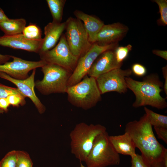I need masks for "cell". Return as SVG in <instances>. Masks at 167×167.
Segmentation results:
<instances>
[{
	"label": "cell",
	"mask_w": 167,
	"mask_h": 167,
	"mask_svg": "<svg viewBox=\"0 0 167 167\" xmlns=\"http://www.w3.org/2000/svg\"><path fill=\"white\" fill-rule=\"evenodd\" d=\"M66 93L71 105L85 110L94 107L102 99L96 79L87 75L77 84L68 87Z\"/></svg>",
	"instance_id": "277c9868"
},
{
	"label": "cell",
	"mask_w": 167,
	"mask_h": 167,
	"mask_svg": "<svg viewBox=\"0 0 167 167\" xmlns=\"http://www.w3.org/2000/svg\"><path fill=\"white\" fill-rule=\"evenodd\" d=\"M118 45V43L103 46L96 43L93 44L90 49L79 59L76 67L68 80V86L77 84L87 75L93 63L101 54L107 50L114 49Z\"/></svg>",
	"instance_id": "9c48e42d"
},
{
	"label": "cell",
	"mask_w": 167,
	"mask_h": 167,
	"mask_svg": "<svg viewBox=\"0 0 167 167\" xmlns=\"http://www.w3.org/2000/svg\"><path fill=\"white\" fill-rule=\"evenodd\" d=\"M65 23L64 34L67 44L72 54L79 59L90 49L92 44L81 20L70 17Z\"/></svg>",
	"instance_id": "52a82bcc"
},
{
	"label": "cell",
	"mask_w": 167,
	"mask_h": 167,
	"mask_svg": "<svg viewBox=\"0 0 167 167\" xmlns=\"http://www.w3.org/2000/svg\"><path fill=\"white\" fill-rule=\"evenodd\" d=\"M144 109L152 126L167 128V116L155 113L146 107Z\"/></svg>",
	"instance_id": "44dd1931"
},
{
	"label": "cell",
	"mask_w": 167,
	"mask_h": 167,
	"mask_svg": "<svg viewBox=\"0 0 167 167\" xmlns=\"http://www.w3.org/2000/svg\"><path fill=\"white\" fill-rule=\"evenodd\" d=\"M39 55L41 60L46 64L57 65L72 72L75 70L79 59L71 51L63 33L54 48Z\"/></svg>",
	"instance_id": "ba28073f"
},
{
	"label": "cell",
	"mask_w": 167,
	"mask_h": 167,
	"mask_svg": "<svg viewBox=\"0 0 167 167\" xmlns=\"http://www.w3.org/2000/svg\"><path fill=\"white\" fill-rule=\"evenodd\" d=\"M17 155V151L8 153L0 161V167H16Z\"/></svg>",
	"instance_id": "484cf974"
},
{
	"label": "cell",
	"mask_w": 167,
	"mask_h": 167,
	"mask_svg": "<svg viewBox=\"0 0 167 167\" xmlns=\"http://www.w3.org/2000/svg\"><path fill=\"white\" fill-rule=\"evenodd\" d=\"M74 14L76 18L83 23L88 32L89 41L92 44L96 42L97 35L103 25V22L95 16L76 10Z\"/></svg>",
	"instance_id": "e0dca14e"
},
{
	"label": "cell",
	"mask_w": 167,
	"mask_h": 167,
	"mask_svg": "<svg viewBox=\"0 0 167 167\" xmlns=\"http://www.w3.org/2000/svg\"><path fill=\"white\" fill-rule=\"evenodd\" d=\"M26 21L23 18L10 19L0 23V29L4 35L12 36L22 33Z\"/></svg>",
	"instance_id": "d6986e66"
},
{
	"label": "cell",
	"mask_w": 167,
	"mask_h": 167,
	"mask_svg": "<svg viewBox=\"0 0 167 167\" xmlns=\"http://www.w3.org/2000/svg\"><path fill=\"white\" fill-rule=\"evenodd\" d=\"M22 34L27 39L40 41L42 38V32L40 28L36 24L30 23L25 27Z\"/></svg>",
	"instance_id": "7402d4cb"
},
{
	"label": "cell",
	"mask_w": 167,
	"mask_h": 167,
	"mask_svg": "<svg viewBox=\"0 0 167 167\" xmlns=\"http://www.w3.org/2000/svg\"><path fill=\"white\" fill-rule=\"evenodd\" d=\"M161 162L164 167H167V149L166 148L163 154Z\"/></svg>",
	"instance_id": "d590c367"
},
{
	"label": "cell",
	"mask_w": 167,
	"mask_h": 167,
	"mask_svg": "<svg viewBox=\"0 0 167 167\" xmlns=\"http://www.w3.org/2000/svg\"><path fill=\"white\" fill-rule=\"evenodd\" d=\"M128 31L127 26L119 22L104 24L98 33L95 43L103 46L118 43Z\"/></svg>",
	"instance_id": "4fadbf2b"
},
{
	"label": "cell",
	"mask_w": 167,
	"mask_h": 167,
	"mask_svg": "<svg viewBox=\"0 0 167 167\" xmlns=\"http://www.w3.org/2000/svg\"><path fill=\"white\" fill-rule=\"evenodd\" d=\"M154 130L157 135L158 138L163 140L167 143V128L154 127Z\"/></svg>",
	"instance_id": "4dcf8cb0"
},
{
	"label": "cell",
	"mask_w": 167,
	"mask_h": 167,
	"mask_svg": "<svg viewBox=\"0 0 167 167\" xmlns=\"http://www.w3.org/2000/svg\"><path fill=\"white\" fill-rule=\"evenodd\" d=\"M132 48V46L130 44L124 46H118L117 47L114 51L117 62L122 64L123 62L127 58Z\"/></svg>",
	"instance_id": "cb8c5ba5"
},
{
	"label": "cell",
	"mask_w": 167,
	"mask_h": 167,
	"mask_svg": "<svg viewBox=\"0 0 167 167\" xmlns=\"http://www.w3.org/2000/svg\"><path fill=\"white\" fill-rule=\"evenodd\" d=\"M16 167H33L32 161L27 152L17 151Z\"/></svg>",
	"instance_id": "d4e9b609"
},
{
	"label": "cell",
	"mask_w": 167,
	"mask_h": 167,
	"mask_svg": "<svg viewBox=\"0 0 167 167\" xmlns=\"http://www.w3.org/2000/svg\"><path fill=\"white\" fill-rule=\"evenodd\" d=\"M80 167H87L84 166L80 162Z\"/></svg>",
	"instance_id": "f35d334b"
},
{
	"label": "cell",
	"mask_w": 167,
	"mask_h": 167,
	"mask_svg": "<svg viewBox=\"0 0 167 167\" xmlns=\"http://www.w3.org/2000/svg\"><path fill=\"white\" fill-rule=\"evenodd\" d=\"M36 70V69H33L31 75L27 78L23 80L13 78L2 72H0V78L7 80L15 84L25 97H28L31 100L39 113L42 114L45 111L46 108L36 96L34 90Z\"/></svg>",
	"instance_id": "7c38bea8"
},
{
	"label": "cell",
	"mask_w": 167,
	"mask_h": 167,
	"mask_svg": "<svg viewBox=\"0 0 167 167\" xmlns=\"http://www.w3.org/2000/svg\"><path fill=\"white\" fill-rule=\"evenodd\" d=\"M41 68L42 80L35 82V87L42 94L66 93L68 80L72 72L59 66L46 64Z\"/></svg>",
	"instance_id": "5b68a950"
},
{
	"label": "cell",
	"mask_w": 167,
	"mask_h": 167,
	"mask_svg": "<svg viewBox=\"0 0 167 167\" xmlns=\"http://www.w3.org/2000/svg\"><path fill=\"white\" fill-rule=\"evenodd\" d=\"M11 58V55H3L0 54V64H2L8 62Z\"/></svg>",
	"instance_id": "e575fe53"
},
{
	"label": "cell",
	"mask_w": 167,
	"mask_h": 167,
	"mask_svg": "<svg viewBox=\"0 0 167 167\" xmlns=\"http://www.w3.org/2000/svg\"><path fill=\"white\" fill-rule=\"evenodd\" d=\"M131 158V167H152L146 162L141 155L136 154Z\"/></svg>",
	"instance_id": "f1b7e54d"
},
{
	"label": "cell",
	"mask_w": 167,
	"mask_h": 167,
	"mask_svg": "<svg viewBox=\"0 0 167 167\" xmlns=\"http://www.w3.org/2000/svg\"><path fill=\"white\" fill-rule=\"evenodd\" d=\"M159 8L160 18L157 21L158 25L166 26L167 25V0H154Z\"/></svg>",
	"instance_id": "603a6c76"
},
{
	"label": "cell",
	"mask_w": 167,
	"mask_h": 167,
	"mask_svg": "<svg viewBox=\"0 0 167 167\" xmlns=\"http://www.w3.org/2000/svg\"><path fill=\"white\" fill-rule=\"evenodd\" d=\"M162 74L163 76L165 79L164 84L163 85V88L164 91L167 96V65L163 67L162 69Z\"/></svg>",
	"instance_id": "d6a6232c"
},
{
	"label": "cell",
	"mask_w": 167,
	"mask_h": 167,
	"mask_svg": "<svg viewBox=\"0 0 167 167\" xmlns=\"http://www.w3.org/2000/svg\"><path fill=\"white\" fill-rule=\"evenodd\" d=\"M9 19L0 7V23Z\"/></svg>",
	"instance_id": "8d00e7d4"
},
{
	"label": "cell",
	"mask_w": 167,
	"mask_h": 167,
	"mask_svg": "<svg viewBox=\"0 0 167 167\" xmlns=\"http://www.w3.org/2000/svg\"><path fill=\"white\" fill-rule=\"evenodd\" d=\"M109 140L118 154L131 157L136 154V147L130 135L127 132L121 135L109 136Z\"/></svg>",
	"instance_id": "ac0fdd59"
},
{
	"label": "cell",
	"mask_w": 167,
	"mask_h": 167,
	"mask_svg": "<svg viewBox=\"0 0 167 167\" xmlns=\"http://www.w3.org/2000/svg\"><path fill=\"white\" fill-rule=\"evenodd\" d=\"M106 131V127L100 124H77L70 134L71 153L80 161L85 162L95 138Z\"/></svg>",
	"instance_id": "3957f363"
},
{
	"label": "cell",
	"mask_w": 167,
	"mask_h": 167,
	"mask_svg": "<svg viewBox=\"0 0 167 167\" xmlns=\"http://www.w3.org/2000/svg\"><path fill=\"white\" fill-rule=\"evenodd\" d=\"M135 75L139 77H142L145 75L147 69L143 65L139 63H135L132 66L131 69Z\"/></svg>",
	"instance_id": "f546056e"
},
{
	"label": "cell",
	"mask_w": 167,
	"mask_h": 167,
	"mask_svg": "<svg viewBox=\"0 0 167 167\" xmlns=\"http://www.w3.org/2000/svg\"><path fill=\"white\" fill-rule=\"evenodd\" d=\"M25 97L22 93H19L11 95L6 98L10 105L18 107L23 106L25 104Z\"/></svg>",
	"instance_id": "4316f807"
},
{
	"label": "cell",
	"mask_w": 167,
	"mask_h": 167,
	"mask_svg": "<svg viewBox=\"0 0 167 167\" xmlns=\"http://www.w3.org/2000/svg\"><path fill=\"white\" fill-rule=\"evenodd\" d=\"M65 28V22L58 23L52 21L48 23L44 27L45 37L42 38L38 54L54 48L59 40Z\"/></svg>",
	"instance_id": "2e32d148"
},
{
	"label": "cell",
	"mask_w": 167,
	"mask_h": 167,
	"mask_svg": "<svg viewBox=\"0 0 167 167\" xmlns=\"http://www.w3.org/2000/svg\"><path fill=\"white\" fill-rule=\"evenodd\" d=\"M125 131L131 137L136 148L140 151L146 162L151 165L161 162L166 148L157 140L146 113L139 120L128 122L125 126Z\"/></svg>",
	"instance_id": "6da1fadb"
},
{
	"label": "cell",
	"mask_w": 167,
	"mask_h": 167,
	"mask_svg": "<svg viewBox=\"0 0 167 167\" xmlns=\"http://www.w3.org/2000/svg\"><path fill=\"white\" fill-rule=\"evenodd\" d=\"M53 18V21L60 23L62 19L66 0H46Z\"/></svg>",
	"instance_id": "ffe728a7"
},
{
	"label": "cell",
	"mask_w": 167,
	"mask_h": 167,
	"mask_svg": "<svg viewBox=\"0 0 167 167\" xmlns=\"http://www.w3.org/2000/svg\"><path fill=\"white\" fill-rule=\"evenodd\" d=\"M10 104L6 98H0V112H6Z\"/></svg>",
	"instance_id": "1f68e13d"
},
{
	"label": "cell",
	"mask_w": 167,
	"mask_h": 167,
	"mask_svg": "<svg viewBox=\"0 0 167 167\" xmlns=\"http://www.w3.org/2000/svg\"><path fill=\"white\" fill-rule=\"evenodd\" d=\"M152 167H164L161 162H157L151 165Z\"/></svg>",
	"instance_id": "74e56055"
},
{
	"label": "cell",
	"mask_w": 167,
	"mask_h": 167,
	"mask_svg": "<svg viewBox=\"0 0 167 167\" xmlns=\"http://www.w3.org/2000/svg\"><path fill=\"white\" fill-rule=\"evenodd\" d=\"M153 54L167 60V51L159 49H154L152 51Z\"/></svg>",
	"instance_id": "836d02e7"
},
{
	"label": "cell",
	"mask_w": 167,
	"mask_h": 167,
	"mask_svg": "<svg viewBox=\"0 0 167 167\" xmlns=\"http://www.w3.org/2000/svg\"><path fill=\"white\" fill-rule=\"evenodd\" d=\"M42 40V39L36 41L27 39L22 33L12 36L4 35L0 36V45L38 54Z\"/></svg>",
	"instance_id": "9a60e30c"
},
{
	"label": "cell",
	"mask_w": 167,
	"mask_h": 167,
	"mask_svg": "<svg viewBox=\"0 0 167 167\" xmlns=\"http://www.w3.org/2000/svg\"><path fill=\"white\" fill-rule=\"evenodd\" d=\"M114 50H107L101 54L93 63L87 75L96 79L100 75L113 69L121 68L122 64L117 62Z\"/></svg>",
	"instance_id": "5bb4252c"
},
{
	"label": "cell",
	"mask_w": 167,
	"mask_h": 167,
	"mask_svg": "<svg viewBox=\"0 0 167 167\" xmlns=\"http://www.w3.org/2000/svg\"><path fill=\"white\" fill-rule=\"evenodd\" d=\"M85 162L87 167H106L120 164L119 154L112 145L106 131L95 138Z\"/></svg>",
	"instance_id": "8992f818"
},
{
	"label": "cell",
	"mask_w": 167,
	"mask_h": 167,
	"mask_svg": "<svg viewBox=\"0 0 167 167\" xmlns=\"http://www.w3.org/2000/svg\"><path fill=\"white\" fill-rule=\"evenodd\" d=\"M22 93L17 88L7 86L0 84V98H6L15 94Z\"/></svg>",
	"instance_id": "83f0119b"
},
{
	"label": "cell",
	"mask_w": 167,
	"mask_h": 167,
	"mask_svg": "<svg viewBox=\"0 0 167 167\" xmlns=\"http://www.w3.org/2000/svg\"><path fill=\"white\" fill-rule=\"evenodd\" d=\"M125 80L128 89L135 96L132 104L133 107L149 105L159 109L167 107L166 99L161 95L163 83L157 74H151L144 77L142 81L135 80L130 77H126Z\"/></svg>",
	"instance_id": "7a4b0ae2"
},
{
	"label": "cell",
	"mask_w": 167,
	"mask_h": 167,
	"mask_svg": "<svg viewBox=\"0 0 167 167\" xmlns=\"http://www.w3.org/2000/svg\"><path fill=\"white\" fill-rule=\"evenodd\" d=\"M132 74L130 69L123 70L119 68L100 75L96 80L101 94L111 92L125 93L128 90L125 78Z\"/></svg>",
	"instance_id": "30bf717a"
},
{
	"label": "cell",
	"mask_w": 167,
	"mask_h": 167,
	"mask_svg": "<svg viewBox=\"0 0 167 167\" xmlns=\"http://www.w3.org/2000/svg\"><path fill=\"white\" fill-rule=\"evenodd\" d=\"M13 59L11 62H8L0 64V72H4L12 78L23 80L28 77V73L32 70L41 67L46 63L40 60L37 61L26 60L11 55Z\"/></svg>",
	"instance_id": "8fae6325"
}]
</instances>
